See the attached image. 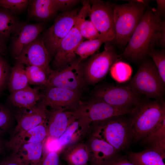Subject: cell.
<instances>
[{"instance_id": "83f0119b", "label": "cell", "mask_w": 165, "mask_h": 165, "mask_svg": "<svg viewBox=\"0 0 165 165\" xmlns=\"http://www.w3.org/2000/svg\"><path fill=\"white\" fill-rule=\"evenodd\" d=\"M108 42V39L105 37L83 41L77 46L75 53L81 60L86 58L95 52L103 43Z\"/></svg>"}, {"instance_id": "836d02e7", "label": "cell", "mask_w": 165, "mask_h": 165, "mask_svg": "<svg viewBox=\"0 0 165 165\" xmlns=\"http://www.w3.org/2000/svg\"><path fill=\"white\" fill-rule=\"evenodd\" d=\"M149 55L152 58L160 76L165 83V53L164 50H151Z\"/></svg>"}, {"instance_id": "e575fe53", "label": "cell", "mask_w": 165, "mask_h": 165, "mask_svg": "<svg viewBox=\"0 0 165 165\" xmlns=\"http://www.w3.org/2000/svg\"><path fill=\"white\" fill-rule=\"evenodd\" d=\"M11 120V114L9 110L0 104V137L8 129Z\"/></svg>"}, {"instance_id": "d4e9b609", "label": "cell", "mask_w": 165, "mask_h": 165, "mask_svg": "<svg viewBox=\"0 0 165 165\" xmlns=\"http://www.w3.org/2000/svg\"><path fill=\"white\" fill-rule=\"evenodd\" d=\"M25 67L23 64L16 62L12 68L7 83L11 93L29 85Z\"/></svg>"}, {"instance_id": "277c9868", "label": "cell", "mask_w": 165, "mask_h": 165, "mask_svg": "<svg viewBox=\"0 0 165 165\" xmlns=\"http://www.w3.org/2000/svg\"><path fill=\"white\" fill-rule=\"evenodd\" d=\"M130 114L133 139L137 141L144 138L165 116V103L162 99L141 100Z\"/></svg>"}, {"instance_id": "9c48e42d", "label": "cell", "mask_w": 165, "mask_h": 165, "mask_svg": "<svg viewBox=\"0 0 165 165\" xmlns=\"http://www.w3.org/2000/svg\"><path fill=\"white\" fill-rule=\"evenodd\" d=\"M80 60L72 62L63 68L52 70L49 75L46 87L64 88L80 92L84 84Z\"/></svg>"}, {"instance_id": "4316f807", "label": "cell", "mask_w": 165, "mask_h": 165, "mask_svg": "<svg viewBox=\"0 0 165 165\" xmlns=\"http://www.w3.org/2000/svg\"><path fill=\"white\" fill-rule=\"evenodd\" d=\"M83 136L79 123L76 120L68 126L57 139V145L62 149L77 142L81 137Z\"/></svg>"}, {"instance_id": "7bdbcfd3", "label": "cell", "mask_w": 165, "mask_h": 165, "mask_svg": "<svg viewBox=\"0 0 165 165\" xmlns=\"http://www.w3.org/2000/svg\"><path fill=\"white\" fill-rule=\"evenodd\" d=\"M3 149V144L2 141L0 137V154H1Z\"/></svg>"}, {"instance_id": "d590c367", "label": "cell", "mask_w": 165, "mask_h": 165, "mask_svg": "<svg viewBox=\"0 0 165 165\" xmlns=\"http://www.w3.org/2000/svg\"><path fill=\"white\" fill-rule=\"evenodd\" d=\"M62 149L44 153L38 165H61L60 154Z\"/></svg>"}, {"instance_id": "7402d4cb", "label": "cell", "mask_w": 165, "mask_h": 165, "mask_svg": "<svg viewBox=\"0 0 165 165\" xmlns=\"http://www.w3.org/2000/svg\"><path fill=\"white\" fill-rule=\"evenodd\" d=\"M48 137L45 122L37 127L12 136L6 143L9 148L13 145L24 143H38L45 141Z\"/></svg>"}, {"instance_id": "8fae6325", "label": "cell", "mask_w": 165, "mask_h": 165, "mask_svg": "<svg viewBox=\"0 0 165 165\" xmlns=\"http://www.w3.org/2000/svg\"><path fill=\"white\" fill-rule=\"evenodd\" d=\"M90 20L103 37L111 41L116 37L112 5L101 1H95L91 6Z\"/></svg>"}, {"instance_id": "5b68a950", "label": "cell", "mask_w": 165, "mask_h": 165, "mask_svg": "<svg viewBox=\"0 0 165 165\" xmlns=\"http://www.w3.org/2000/svg\"><path fill=\"white\" fill-rule=\"evenodd\" d=\"M134 108L115 107L95 99L86 103L81 102L72 111L84 136L87 134L92 123L116 116L130 114Z\"/></svg>"}, {"instance_id": "1f68e13d", "label": "cell", "mask_w": 165, "mask_h": 165, "mask_svg": "<svg viewBox=\"0 0 165 165\" xmlns=\"http://www.w3.org/2000/svg\"><path fill=\"white\" fill-rule=\"evenodd\" d=\"M75 25L77 27L83 38L92 40L104 37L101 36L90 20L76 19Z\"/></svg>"}, {"instance_id": "4dcf8cb0", "label": "cell", "mask_w": 165, "mask_h": 165, "mask_svg": "<svg viewBox=\"0 0 165 165\" xmlns=\"http://www.w3.org/2000/svg\"><path fill=\"white\" fill-rule=\"evenodd\" d=\"M143 139L144 144L150 145L165 143V116Z\"/></svg>"}, {"instance_id": "d6a6232c", "label": "cell", "mask_w": 165, "mask_h": 165, "mask_svg": "<svg viewBox=\"0 0 165 165\" xmlns=\"http://www.w3.org/2000/svg\"><path fill=\"white\" fill-rule=\"evenodd\" d=\"M31 1L28 0H0V8L6 9L15 14L25 10Z\"/></svg>"}, {"instance_id": "603a6c76", "label": "cell", "mask_w": 165, "mask_h": 165, "mask_svg": "<svg viewBox=\"0 0 165 165\" xmlns=\"http://www.w3.org/2000/svg\"><path fill=\"white\" fill-rule=\"evenodd\" d=\"M28 7V16L38 20H48L57 11L53 0H31Z\"/></svg>"}, {"instance_id": "7c38bea8", "label": "cell", "mask_w": 165, "mask_h": 165, "mask_svg": "<svg viewBox=\"0 0 165 165\" xmlns=\"http://www.w3.org/2000/svg\"><path fill=\"white\" fill-rule=\"evenodd\" d=\"M16 62L22 63L26 66H35L46 71L49 75L52 72L49 64L51 55L44 43L42 38L39 36L25 46L16 58Z\"/></svg>"}, {"instance_id": "b9f144b4", "label": "cell", "mask_w": 165, "mask_h": 165, "mask_svg": "<svg viewBox=\"0 0 165 165\" xmlns=\"http://www.w3.org/2000/svg\"><path fill=\"white\" fill-rule=\"evenodd\" d=\"M6 47L5 42L0 38V56L3 55L6 53Z\"/></svg>"}, {"instance_id": "5bb4252c", "label": "cell", "mask_w": 165, "mask_h": 165, "mask_svg": "<svg viewBox=\"0 0 165 165\" xmlns=\"http://www.w3.org/2000/svg\"><path fill=\"white\" fill-rule=\"evenodd\" d=\"M48 111L47 107L39 101L33 106L19 108L15 115L17 124L12 136L32 129L45 122Z\"/></svg>"}, {"instance_id": "74e56055", "label": "cell", "mask_w": 165, "mask_h": 165, "mask_svg": "<svg viewBox=\"0 0 165 165\" xmlns=\"http://www.w3.org/2000/svg\"><path fill=\"white\" fill-rule=\"evenodd\" d=\"M103 165H135L130 161L117 154L115 156L105 162Z\"/></svg>"}, {"instance_id": "8d00e7d4", "label": "cell", "mask_w": 165, "mask_h": 165, "mask_svg": "<svg viewBox=\"0 0 165 165\" xmlns=\"http://www.w3.org/2000/svg\"><path fill=\"white\" fill-rule=\"evenodd\" d=\"M1 56H0V94L7 84L10 72L8 65Z\"/></svg>"}, {"instance_id": "f546056e", "label": "cell", "mask_w": 165, "mask_h": 165, "mask_svg": "<svg viewBox=\"0 0 165 165\" xmlns=\"http://www.w3.org/2000/svg\"><path fill=\"white\" fill-rule=\"evenodd\" d=\"M29 84L46 86L49 75L42 68L35 66H25Z\"/></svg>"}, {"instance_id": "ab89813d", "label": "cell", "mask_w": 165, "mask_h": 165, "mask_svg": "<svg viewBox=\"0 0 165 165\" xmlns=\"http://www.w3.org/2000/svg\"><path fill=\"white\" fill-rule=\"evenodd\" d=\"M0 165H23L11 154L5 158L1 162Z\"/></svg>"}, {"instance_id": "f1b7e54d", "label": "cell", "mask_w": 165, "mask_h": 165, "mask_svg": "<svg viewBox=\"0 0 165 165\" xmlns=\"http://www.w3.org/2000/svg\"><path fill=\"white\" fill-rule=\"evenodd\" d=\"M110 72L112 77L115 81L123 83L130 79L132 73V69L127 63L117 61L112 66Z\"/></svg>"}, {"instance_id": "cb8c5ba5", "label": "cell", "mask_w": 165, "mask_h": 165, "mask_svg": "<svg viewBox=\"0 0 165 165\" xmlns=\"http://www.w3.org/2000/svg\"><path fill=\"white\" fill-rule=\"evenodd\" d=\"M165 156L149 148L138 152H131L130 161L135 165H165Z\"/></svg>"}, {"instance_id": "ffe728a7", "label": "cell", "mask_w": 165, "mask_h": 165, "mask_svg": "<svg viewBox=\"0 0 165 165\" xmlns=\"http://www.w3.org/2000/svg\"><path fill=\"white\" fill-rule=\"evenodd\" d=\"M61 158L67 165H87L90 154L86 144L77 142L62 150Z\"/></svg>"}, {"instance_id": "52a82bcc", "label": "cell", "mask_w": 165, "mask_h": 165, "mask_svg": "<svg viewBox=\"0 0 165 165\" xmlns=\"http://www.w3.org/2000/svg\"><path fill=\"white\" fill-rule=\"evenodd\" d=\"M78 14L74 10L60 14L44 34L42 38L51 56L55 54L61 41L74 26Z\"/></svg>"}, {"instance_id": "44dd1931", "label": "cell", "mask_w": 165, "mask_h": 165, "mask_svg": "<svg viewBox=\"0 0 165 165\" xmlns=\"http://www.w3.org/2000/svg\"><path fill=\"white\" fill-rule=\"evenodd\" d=\"M40 88H32L29 85L11 93L8 97L10 103L19 108L33 106L40 101L41 94Z\"/></svg>"}, {"instance_id": "9a60e30c", "label": "cell", "mask_w": 165, "mask_h": 165, "mask_svg": "<svg viewBox=\"0 0 165 165\" xmlns=\"http://www.w3.org/2000/svg\"><path fill=\"white\" fill-rule=\"evenodd\" d=\"M42 25L19 21L11 35L13 56L16 58L24 48L38 37L42 31Z\"/></svg>"}, {"instance_id": "e0dca14e", "label": "cell", "mask_w": 165, "mask_h": 165, "mask_svg": "<svg viewBox=\"0 0 165 165\" xmlns=\"http://www.w3.org/2000/svg\"><path fill=\"white\" fill-rule=\"evenodd\" d=\"M76 120L72 111L62 108H50L45 121L47 138L58 139Z\"/></svg>"}, {"instance_id": "484cf974", "label": "cell", "mask_w": 165, "mask_h": 165, "mask_svg": "<svg viewBox=\"0 0 165 165\" xmlns=\"http://www.w3.org/2000/svg\"><path fill=\"white\" fill-rule=\"evenodd\" d=\"M19 21L15 14L0 8V38L4 42L7 40Z\"/></svg>"}, {"instance_id": "6da1fadb", "label": "cell", "mask_w": 165, "mask_h": 165, "mask_svg": "<svg viewBox=\"0 0 165 165\" xmlns=\"http://www.w3.org/2000/svg\"><path fill=\"white\" fill-rule=\"evenodd\" d=\"M161 15L155 8L147 9L127 45L124 56L142 60L155 45L164 47L165 23Z\"/></svg>"}, {"instance_id": "4fadbf2b", "label": "cell", "mask_w": 165, "mask_h": 165, "mask_svg": "<svg viewBox=\"0 0 165 165\" xmlns=\"http://www.w3.org/2000/svg\"><path fill=\"white\" fill-rule=\"evenodd\" d=\"M41 94L40 102L50 108H62L73 111L79 105L80 92L58 87H46Z\"/></svg>"}, {"instance_id": "8992f818", "label": "cell", "mask_w": 165, "mask_h": 165, "mask_svg": "<svg viewBox=\"0 0 165 165\" xmlns=\"http://www.w3.org/2000/svg\"><path fill=\"white\" fill-rule=\"evenodd\" d=\"M165 84L153 61H143L128 86L138 95L154 99H162Z\"/></svg>"}, {"instance_id": "f35d334b", "label": "cell", "mask_w": 165, "mask_h": 165, "mask_svg": "<svg viewBox=\"0 0 165 165\" xmlns=\"http://www.w3.org/2000/svg\"><path fill=\"white\" fill-rule=\"evenodd\" d=\"M53 1L57 11L71 6L78 2L75 0H53Z\"/></svg>"}, {"instance_id": "60d3db41", "label": "cell", "mask_w": 165, "mask_h": 165, "mask_svg": "<svg viewBox=\"0 0 165 165\" xmlns=\"http://www.w3.org/2000/svg\"><path fill=\"white\" fill-rule=\"evenodd\" d=\"M157 8L156 9L157 11L161 14L163 13L165 9V1L163 0H157Z\"/></svg>"}, {"instance_id": "d6986e66", "label": "cell", "mask_w": 165, "mask_h": 165, "mask_svg": "<svg viewBox=\"0 0 165 165\" xmlns=\"http://www.w3.org/2000/svg\"><path fill=\"white\" fill-rule=\"evenodd\" d=\"M86 144L90 165H103L117 154V151L112 145L99 138L89 135Z\"/></svg>"}, {"instance_id": "ac0fdd59", "label": "cell", "mask_w": 165, "mask_h": 165, "mask_svg": "<svg viewBox=\"0 0 165 165\" xmlns=\"http://www.w3.org/2000/svg\"><path fill=\"white\" fill-rule=\"evenodd\" d=\"M45 141L22 143L8 148L12 151L11 155L23 165H38L44 154Z\"/></svg>"}, {"instance_id": "7a4b0ae2", "label": "cell", "mask_w": 165, "mask_h": 165, "mask_svg": "<svg viewBox=\"0 0 165 165\" xmlns=\"http://www.w3.org/2000/svg\"><path fill=\"white\" fill-rule=\"evenodd\" d=\"M101 139L117 152L125 149L133 139L130 118L118 116L92 123L87 134Z\"/></svg>"}, {"instance_id": "ba28073f", "label": "cell", "mask_w": 165, "mask_h": 165, "mask_svg": "<svg viewBox=\"0 0 165 165\" xmlns=\"http://www.w3.org/2000/svg\"><path fill=\"white\" fill-rule=\"evenodd\" d=\"M96 100L118 107H134L141 100L139 95L128 86L110 85L99 87L95 91Z\"/></svg>"}, {"instance_id": "30bf717a", "label": "cell", "mask_w": 165, "mask_h": 165, "mask_svg": "<svg viewBox=\"0 0 165 165\" xmlns=\"http://www.w3.org/2000/svg\"><path fill=\"white\" fill-rule=\"evenodd\" d=\"M119 57L112 46L106 45L104 50L92 57L85 66L84 73L88 82L95 84L102 80Z\"/></svg>"}, {"instance_id": "2e32d148", "label": "cell", "mask_w": 165, "mask_h": 165, "mask_svg": "<svg viewBox=\"0 0 165 165\" xmlns=\"http://www.w3.org/2000/svg\"><path fill=\"white\" fill-rule=\"evenodd\" d=\"M83 39L74 25L60 43L55 54L54 66L57 69H60L72 62L76 57L75 49Z\"/></svg>"}, {"instance_id": "3957f363", "label": "cell", "mask_w": 165, "mask_h": 165, "mask_svg": "<svg viewBox=\"0 0 165 165\" xmlns=\"http://www.w3.org/2000/svg\"><path fill=\"white\" fill-rule=\"evenodd\" d=\"M143 0L113 5V18L116 40L120 46L126 45L141 20L146 8Z\"/></svg>"}]
</instances>
